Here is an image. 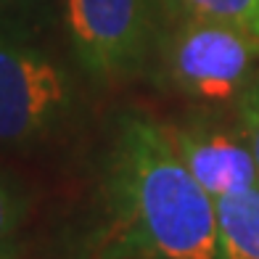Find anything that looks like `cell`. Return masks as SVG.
Masks as SVG:
<instances>
[{"label":"cell","instance_id":"6da1fadb","mask_svg":"<svg viewBox=\"0 0 259 259\" xmlns=\"http://www.w3.org/2000/svg\"><path fill=\"white\" fill-rule=\"evenodd\" d=\"M106 259H222L217 211L169 127L130 111L114 122L101 172Z\"/></svg>","mask_w":259,"mask_h":259},{"label":"cell","instance_id":"7a4b0ae2","mask_svg":"<svg viewBox=\"0 0 259 259\" xmlns=\"http://www.w3.org/2000/svg\"><path fill=\"white\" fill-rule=\"evenodd\" d=\"M79 106L72 72L0 24V148H27L56 138Z\"/></svg>","mask_w":259,"mask_h":259},{"label":"cell","instance_id":"3957f363","mask_svg":"<svg viewBox=\"0 0 259 259\" xmlns=\"http://www.w3.org/2000/svg\"><path fill=\"white\" fill-rule=\"evenodd\" d=\"M167 82L204 103L238 101L259 72V37L233 24L188 14L161 48Z\"/></svg>","mask_w":259,"mask_h":259},{"label":"cell","instance_id":"277c9868","mask_svg":"<svg viewBox=\"0 0 259 259\" xmlns=\"http://www.w3.org/2000/svg\"><path fill=\"white\" fill-rule=\"evenodd\" d=\"M74 64L96 82H119L148 64L156 42L151 0H64Z\"/></svg>","mask_w":259,"mask_h":259},{"label":"cell","instance_id":"5b68a950","mask_svg":"<svg viewBox=\"0 0 259 259\" xmlns=\"http://www.w3.org/2000/svg\"><path fill=\"white\" fill-rule=\"evenodd\" d=\"M169 135L185 167L211 198L259 185L256 161L241 124L228 127L211 119H196L169 127Z\"/></svg>","mask_w":259,"mask_h":259},{"label":"cell","instance_id":"8992f818","mask_svg":"<svg viewBox=\"0 0 259 259\" xmlns=\"http://www.w3.org/2000/svg\"><path fill=\"white\" fill-rule=\"evenodd\" d=\"M222 259H259V185L214 198Z\"/></svg>","mask_w":259,"mask_h":259},{"label":"cell","instance_id":"52a82bcc","mask_svg":"<svg viewBox=\"0 0 259 259\" xmlns=\"http://www.w3.org/2000/svg\"><path fill=\"white\" fill-rule=\"evenodd\" d=\"M185 14L233 24L259 37V0H178Z\"/></svg>","mask_w":259,"mask_h":259},{"label":"cell","instance_id":"ba28073f","mask_svg":"<svg viewBox=\"0 0 259 259\" xmlns=\"http://www.w3.org/2000/svg\"><path fill=\"white\" fill-rule=\"evenodd\" d=\"M27 217V193L19 180L0 167V254L8 251L21 222Z\"/></svg>","mask_w":259,"mask_h":259},{"label":"cell","instance_id":"9c48e42d","mask_svg":"<svg viewBox=\"0 0 259 259\" xmlns=\"http://www.w3.org/2000/svg\"><path fill=\"white\" fill-rule=\"evenodd\" d=\"M235 109H238V124L243 130L246 140H249V146H251L256 172H259V72L254 74V79L249 85H246L241 98L235 101Z\"/></svg>","mask_w":259,"mask_h":259},{"label":"cell","instance_id":"30bf717a","mask_svg":"<svg viewBox=\"0 0 259 259\" xmlns=\"http://www.w3.org/2000/svg\"><path fill=\"white\" fill-rule=\"evenodd\" d=\"M16 3H21V0H0V11H3V8H11V6H16Z\"/></svg>","mask_w":259,"mask_h":259},{"label":"cell","instance_id":"8fae6325","mask_svg":"<svg viewBox=\"0 0 259 259\" xmlns=\"http://www.w3.org/2000/svg\"><path fill=\"white\" fill-rule=\"evenodd\" d=\"M0 259H11V254H8V251H3V254H0Z\"/></svg>","mask_w":259,"mask_h":259}]
</instances>
